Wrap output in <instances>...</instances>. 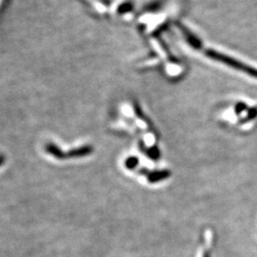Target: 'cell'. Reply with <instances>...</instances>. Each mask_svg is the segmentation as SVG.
<instances>
[{
	"label": "cell",
	"instance_id": "cell-5",
	"mask_svg": "<svg viewBox=\"0 0 257 257\" xmlns=\"http://www.w3.org/2000/svg\"><path fill=\"white\" fill-rule=\"evenodd\" d=\"M5 159H6L5 156L3 155H0V167L5 163Z\"/></svg>",
	"mask_w": 257,
	"mask_h": 257
},
{
	"label": "cell",
	"instance_id": "cell-3",
	"mask_svg": "<svg viewBox=\"0 0 257 257\" xmlns=\"http://www.w3.org/2000/svg\"><path fill=\"white\" fill-rule=\"evenodd\" d=\"M138 163H139V161H138V157L132 156V157H128V159L125 161V166L128 170H134L138 167Z\"/></svg>",
	"mask_w": 257,
	"mask_h": 257
},
{
	"label": "cell",
	"instance_id": "cell-2",
	"mask_svg": "<svg viewBox=\"0 0 257 257\" xmlns=\"http://www.w3.org/2000/svg\"><path fill=\"white\" fill-rule=\"evenodd\" d=\"M171 172L168 170H162V171H155V172H150L146 174L148 181L150 183H156L160 182L168 179L171 176Z\"/></svg>",
	"mask_w": 257,
	"mask_h": 257
},
{
	"label": "cell",
	"instance_id": "cell-6",
	"mask_svg": "<svg viewBox=\"0 0 257 257\" xmlns=\"http://www.w3.org/2000/svg\"><path fill=\"white\" fill-rule=\"evenodd\" d=\"M203 257H211V254H210V252H209V251H207V250H206V251L204 252V255H203Z\"/></svg>",
	"mask_w": 257,
	"mask_h": 257
},
{
	"label": "cell",
	"instance_id": "cell-4",
	"mask_svg": "<svg viewBox=\"0 0 257 257\" xmlns=\"http://www.w3.org/2000/svg\"><path fill=\"white\" fill-rule=\"evenodd\" d=\"M146 154H147V156H149L150 158H152V159H154V160H157V159L160 157V151H159V149L156 147V146L149 149L147 152H146Z\"/></svg>",
	"mask_w": 257,
	"mask_h": 257
},
{
	"label": "cell",
	"instance_id": "cell-1",
	"mask_svg": "<svg viewBox=\"0 0 257 257\" xmlns=\"http://www.w3.org/2000/svg\"><path fill=\"white\" fill-rule=\"evenodd\" d=\"M93 149L91 146H83V147L74 149L68 153H62L61 159H67V158H79L84 156H90L92 153Z\"/></svg>",
	"mask_w": 257,
	"mask_h": 257
}]
</instances>
